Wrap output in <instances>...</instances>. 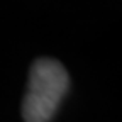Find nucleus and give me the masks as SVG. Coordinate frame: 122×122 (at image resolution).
Wrapping results in <instances>:
<instances>
[{
  "label": "nucleus",
  "mask_w": 122,
  "mask_h": 122,
  "mask_svg": "<svg viewBox=\"0 0 122 122\" xmlns=\"http://www.w3.org/2000/svg\"><path fill=\"white\" fill-rule=\"evenodd\" d=\"M70 86L66 68L53 58L36 59L29 70L27 90L22 102L25 122H49Z\"/></svg>",
  "instance_id": "1"
}]
</instances>
